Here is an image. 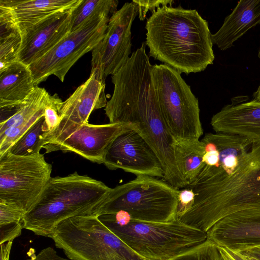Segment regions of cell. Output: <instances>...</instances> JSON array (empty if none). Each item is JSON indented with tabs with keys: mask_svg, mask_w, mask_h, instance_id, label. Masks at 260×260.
<instances>
[{
	"mask_svg": "<svg viewBox=\"0 0 260 260\" xmlns=\"http://www.w3.org/2000/svg\"><path fill=\"white\" fill-rule=\"evenodd\" d=\"M185 187L192 190L194 201L178 220L205 233L231 214L260 209V143L252 144L232 174L200 173Z\"/></svg>",
	"mask_w": 260,
	"mask_h": 260,
	"instance_id": "obj_1",
	"label": "cell"
},
{
	"mask_svg": "<svg viewBox=\"0 0 260 260\" xmlns=\"http://www.w3.org/2000/svg\"><path fill=\"white\" fill-rule=\"evenodd\" d=\"M145 28L149 56L179 73L200 72L213 64L212 34L196 10L162 6L147 19Z\"/></svg>",
	"mask_w": 260,
	"mask_h": 260,
	"instance_id": "obj_2",
	"label": "cell"
},
{
	"mask_svg": "<svg viewBox=\"0 0 260 260\" xmlns=\"http://www.w3.org/2000/svg\"><path fill=\"white\" fill-rule=\"evenodd\" d=\"M112 189L103 182L75 172L52 177L37 203L23 219V228L51 238L55 227L67 218L96 216V209Z\"/></svg>",
	"mask_w": 260,
	"mask_h": 260,
	"instance_id": "obj_3",
	"label": "cell"
},
{
	"mask_svg": "<svg viewBox=\"0 0 260 260\" xmlns=\"http://www.w3.org/2000/svg\"><path fill=\"white\" fill-rule=\"evenodd\" d=\"M98 217L132 250L149 260H168L207 239V233L178 220L141 221L132 218L123 211Z\"/></svg>",
	"mask_w": 260,
	"mask_h": 260,
	"instance_id": "obj_4",
	"label": "cell"
},
{
	"mask_svg": "<svg viewBox=\"0 0 260 260\" xmlns=\"http://www.w3.org/2000/svg\"><path fill=\"white\" fill-rule=\"evenodd\" d=\"M179 189L165 180L138 175L112 188L96 209V216L123 211L132 218L166 222L177 220Z\"/></svg>",
	"mask_w": 260,
	"mask_h": 260,
	"instance_id": "obj_5",
	"label": "cell"
},
{
	"mask_svg": "<svg viewBox=\"0 0 260 260\" xmlns=\"http://www.w3.org/2000/svg\"><path fill=\"white\" fill-rule=\"evenodd\" d=\"M51 238L73 260H149L132 250L97 216L62 220L55 227Z\"/></svg>",
	"mask_w": 260,
	"mask_h": 260,
	"instance_id": "obj_6",
	"label": "cell"
},
{
	"mask_svg": "<svg viewBox=\"0 0 260 260\" xmlns=\"http://www.w3.org/2000/svg\"><path fill=\"white\" fill-rule=\"evenodd\" d=\"M153 82L160 111L177 139L199 140L203 134L197 98L181 74L165 64L152 67Z\"/></svg>",
	"mask_w": 260,
	"mask_h": 260,
	"instance_id": "obj_7",
	"label": "cell"
},
{
	"mask_svg": "<svg viewBox=\"0 0 260 260\" xmlns=\"http://www.w3.org/2000/svg\"><path fill=\"white\" fill-rule=\"evenodd\" d=\"M52 166L41 153L0 156V203L24 213L31 210L50 180Z\"/></svg>",
	"mask_w": 260,
	"mask_h": 260,
	"instance_id": "obj_8",
	"label": "cell"
},
{
	"mask_svg": "<svg viewBox=\"0 0 260 260\" xmlns=\"http://www.w3.org/2000/svg\"><path fill=\"white\" fill-rule=\"evenodd\" d=\"M115 13H102L88 19L46 54L29 64L35 85L38 86L51 75L63 82L77 61L92 51L103 39L109 20Z\"/></svg>",
	"mask_w": 260,
	"mask_h": 260,
	"instance_id": "obj_9",
	"label": "cell"
},
{
	"mask_svg": "<svg viewBox=\"0 0 260 260\" xmlns=\"http://www.w3.org/2000/svg\"><path fill=\"white\" fill-rule=\"evenodd\" d=\"M105 79L94 70H91L88 79L77 88L65 101L59 110L60 121L52 132L44 135L46 153L55 148L74 133L80 126L88 123L91 112L107 105Z\"/></svg>",
	"mask_w": 260,
	"mask_h": 260,
	"instance_id": "obj_10",
	"label": "cell"
},
{
	"mask_svg": "<svg viewBox=\"0 0 260 260\" xmlns=\"http://www.w3.org/2000/svg\"><path fill=\"white\" fill-rule=\"evenodd\" d=\"M138 14V6L132 1L125 3L110 18L104 37L92 51L91 70L102 78L113 74L129 58L131 28Z\"/></svg>",
	"mask_w": 260,
	"mask_h": 260,
	"instance_id": "obj_11",
	"label": "cell"
},
{
	"mask_svg": "<svg viewBox=\"0 0 260 260\" xmlns=\"http://www.w3.org/2000/svg\"><path fill=\"white\" fill-rule=\"evenodd\" d=\"M103 164L111 170L119 169L137 176L164 178L162 167L155 152L133 128L114 139L108 148Z\"/></svg>",
	"mask_w": 260,
	"mask_h": 260,
	"instance_id": "obj_12",
	"label": "cell"
},
{
	"mask_svg": "<svg viewBox=\"0 0 260 260\" xmlns=\"http://www.w3.org/2000/svg\"><path fill=\"white\" fill-rule=\"evenodd\" d=\"M207 235L217 246L237 252L260 245V209L226 216L213 225Z\"/></svg>",
	"mask_w": 260,
	"mask_h": 260,
	"instance_id": "obj_13",
	"label": "cell"
},
{
	"mask_svg": "<svg viewBox=\"0 0 260 260\" xmlns=\"http://www.w3.org/2000/svg\"><path fill=\"white\" fill-rule=\"evenodd\" d=\"M74 10L53 15L22 32L18 60L29 65L67 37L71 32Z\"/></svg>",
	"mask_w": 260,
	"mask_h": 260,
	"instance_id": "obj_14",
	"label": "cell"
},
{
	"mask_svg": "<svg viewBox=\"0 0 260 260\" xmlns=\"http://www.w3.org/2000/svg\"><path fill=\"white\" fill-rule=\"evenodd\" d=\"M131 128H133L130 125L121 123H87L80 126L54 151H72L93 162L103 164L112 142L120 134Z\"/></svg>",
	"mask_w": 260,
	"mask_h": 260,
	"instance_id": "obj_15",
	"label": "cell"
},
{
	"mask_svg": "<svg viewBox=\"0 0 260 260\" xmlns=\"http://www.w3.org/2000/svg\"><path fill=\"white\" fill-rule=\"evenodd\" d=\"M232 101L212 116L213 129L215 133L238 135L252 143H260V103Z\"/></svg>",
	"mask_w": 260,
	"mask_h": 260,
	"instance_id": "obj_16",
	"label": "cell"
},
{
	"mask_svg": "<svg viewBox=\"0 0 260 260\" xmlns=\"http://www.w3.org/2000/svg\"><path fill=\"white\" fill-rule=\"evenodd\" d=\"M50 95L45 88L36 86L16 111L0 122V156L8 152L30 127L44 116Z\"/></svg>",
	"mask_w": 260,
	"mask_h": 260,
	"instance_id": "obj_17",
	"label": "cell"
},
{
	"mask_svg": "<svg viewBox=\"0 0 260 260\" xmlns=\"http://www.w3.org/2000/svg\"><path fill=\"white\" fill-rule=\"evenodd\" d=\"M83 0H0V15L21 32L57 13L75 9Z\"/></svg>",
	"mask_w": 260,
	"mask_h": 260,
	"instance_id": "obj_18",
	"label": "cell"
},
{
	"mask_svg": "<svg viewBox=\"0 0 260 260\" xmlns=\"http://www.w3.org/2000/svg\"><path fill=\"white\" fill-rule=\"evenodd\" d=\"M35 86L29 66L20 61L17 60L0 71L1 122L15 112Z\"/></svg>",
	"mask_w": 260,
	"mask_h": 260,
	"instance_id": "obj_19",
	"label": "cell"
},
{
	"mask_svg": "<svg viewBox=\"0 0 260 260\" xmlns=\"http://www.w3.org/2000/svg\"><path fill=\"white\" fill-rule=\"evenodd\" d=\"M260 23V0L240 1L224 19L222 26L211 35L213 44L225 50L249 29Z\"/></svg>",
	"mask_w": 260,
	"mask_h": 260,
	"instance_id": "obj_20",
	"label": "cell"
},
{
	"mask_svg": "<svg viewBox=\"0 0 260 260\" xmlns=\"http://www.w3.org/2000/svg\"><path fill=\"white\" fill-rule=\"evenodd\" d=\"M203 138L214 145L219 156L216 166L205 165L200 172L206 174H232L253 144L244 137L222 133H207Z\"/></svg>",
	"mask_w": 260,
	"mask_h": 260,
	"instance_id": "obj_21",
	"label": "cell"
},
{
	"mask_svg": "<svg viewBox=\"0 0 260 260\" xmlns=\"http://www.w3.org/2000/svg\"><path fill=\"white\" fill-rule=\"evenodd\" d=\"M174 148L179 170L188 185L194 180L205 166V144L200 140L175 139Z\"/></svg>",
	"mask_w": 260,
	"mask_h": 260,
	"instance_id": "obj_22",
	"label": "cell"
},
{
	"mask_svg": "<svg viewBox=\"0 0 260 260\" xmlns=\"http://www.w3.org/2000/svg\"><path fill=\"white\" fill-rule=\"evenodd\" d=\"M22 42V32L18 26L0 15V71L18 60Z\"/></svg>",
	"mask_w": 260,
	"mask_h": 260,
	"instance_id": "obj_23",
	"label": "cell"
},
{
	"mask_svg": "<svg viewBox=\"0 0 260 260\" xmlns=\"http://www.w3.org/2000/svg\"><path fill=\"white\" fill-rule=\"evenodd\" d=\"M44 116L39 119L12 146L9 151L20 156H27L40 153L45 145L43 126Z\"/></svg>",
	"mask_w": 260,
	"mask_h": 260,
	"instance_id": "obj_24",
	"label": "cell"
},
{
	"mask_svg": "<svg viewBox=\"0 0 260 260\" xmlns=\"http://www.w3.org/2000/svg\"><path fill=\"white\" fill-rule=\"evenodd\" d=\"M119 2L116 0H83L73 11L71 31L78 28L88 19L100 13L116 12Z\"/></svg>",
	"mask_w": 260,
	"mask_h": 260,
	"instance_id": "obj_25",
	"label": "cell"
},
{
	"mask_svg": "<svg viewBox=\"0 0 260 260\" xmlns=\"http://www.w3.org/2000/svg\"><path fill=\"white\" fill-rule=\"evenodd\" d=\"M168 260H222L218 246L207 239L202 243Z\"/></svg>",
	"mask_w": 260,
	"mask_h": 260,
	"instance_id": "obj_26",
	"label": "cell"
},
{
	"mask_svg": "<svg viewBox=\"0 0 260 260\" xmlns=\"http://www.w3.org/2000/svg\"><path fill=\"white\" fill-rule=\"evenodd\" d=\"M62 101L57 94L50 95L44 110V135L54 131L59 123V110Z\"/></svg>",
	"mask_w": 260,
	"mask_h": 260,
	"instance_id": "obj_27",
	"label": "cell"
},
{
	"mask_svg": "<svg viewBox=\"0 0 260 260\" xmlns=\"http://www.w3.org/2000/svg\"><path fill=\"white\" fill-rule=\"evenodd\" d=\"M24 213L7 204L0 203V226L23 221Z\"/></svg>",
	"mask_w": 260,
	"mask_h": 260,
	"instance_id": "obj_28",
	"label": "cell"
},
{
	"mask_svg": "<svg viewBox=\"0 0 260 260\" xmlns=\"http://www.w3.org/2000/svg\"><path fill=\"white\" fill-rule=\"evenodd\" d=\"M138 6L139 18L143 21L147 13L150 11L153 13L158 8L164 6H172L173 1L148 0V1H133Z\"/></svg>",
	"mask_w": 260,
	"mask_h": 260,
	"instance_id": "obj_29",
	"label": "cell"
},
{
	"mask_svg": "<svg viewBox=\"0 0 260 260\" xmlns=\"http://www.w3.org/2000/svg\"><path fill=\"white\" fill-rule=\"evenodd\" d=\"M194 193L190 188L185 187L179 190L177 207V219L187 212L192 206L194 201Z\"/></svg>",
	"mask_w": 260,
	"mask_h": 260,
	"instance_id": "obj_30",
	"label": "cell"
},
{
	"mask_svg": "<svg viewBox=\"0 0 260 260\" xmlns=\"http://www.w3.org/2000/svg\"><path fill=\"white\" fill-rule=\"evenodd\" d=\"M22 229H24L23 221L0 226V244L13 241L21 235Z\"/></svg>",
	"mask_w": 260,
	"mask_h": 260,
	"instance_id": "obj_31",
	"label": "cell"
},
{
	"mask_svg": "<svg viewBox=\"0 0 260 260\" xmlns=\"http://www.w3.org/2000/svg\"><path fill=\"white\" fill-rule=\"evenodd\" d=\"M26 260H73L60 256L52 247L42 249L37 254H33Z\"/></svg>",
	"mask_w": 260,
	"mask_h": 260,
	"instance_id": "obj_32",
	"label": "cell"
},
{
	"mask_svg": "<svg viewBox=\"0 0 260 260\" xmlns=\"http://www.w3.org/2000/svg\"><path fill=\"white\" fill-rule=\"evenodd\" d=\"M218 248L222 260H248L245 256L239 252L223 247L218 246Z\"/></svg>",
	"mask_w": 260,
	"mask_h": 260,
	"instance_id": "obj_33",
	"label": "cell"
},
{
	"mask_svg": "<svg viewBox=\"0 0 260 260\" xmlns=\"http://www.w3.org/2000/svg\"><path fill=\"white\" fill-rule=\"evenodd\" d=\"M245 256L254 257L260 260V245L239 251Z\"/></svg>",
	"mask_w": 260,
	"mask_h": 260,
	"instance_id": "obj_34",
	"label": "cell"
},
{
	"mask_svg": "<svg viewBox=\"0 0 260 260\" xmlns=\"http://www.w3.org/2000/svg\"><path fill=\"white\" fill-rule=\"evenodd\" d=\"M13 241L1 244V260H9Z\"/></svg>",
	"mask_w": 260,
	"mask_h": 260,
	"instance_id": "obj_35",
	"label": "cell"
},
{
	"mask_svg": "<svg viewBox=\"0 0 260 260\" xmlns=\"http://www.w3.org/2000/svg\"><path fill=\"white\" fill-rule=\"evenodd\" d=\"M258 56L260 59V47L258 50ZM253 99L252 100L256 102L260 103V85H259L257 90L253 93Z\"/></svg>",
	"mask_w": 260,
	"mask_h": 260,
	"instance_id": "obj_36",
	"label": "cell"
},
{
	"mask_svg": "<svg viewBox=\"0 0 260 260\" xmlns=\"http://www.w3.org/2000/svg\"><path fill=\"white\" fill-rule=\"evenodd\" d=\"M248 260H259L257 258L254 257L245 256Z\"/></svg>",
	"mask_w": 260,
	"mask_h": 260,
	"instance_id": "obj_37",
	"label": "cell"
}]
</instances>
